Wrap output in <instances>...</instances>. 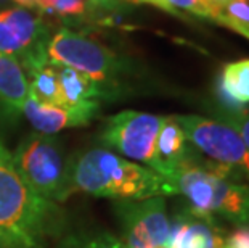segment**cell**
Returning a JSON list of instances; mask_svg holds the SVG:
<instances>
[{
	"label": "cell",
	"mask_w": 249,
	"mask_h": 248,
	"mask_svg": "<svg viewBox=\"0 0 249 248\" xmlns=\"http://www.w3.org/2000/svg\"><path fill=\"white\" fill-rule=\"evenodd\" d=\"M36 5L44 12L58 15H82L86 12L84 0H36Z\"/></svg>",
	"instance_id": "obj_22"
},
{
	"label": "cell",
	"mask_w": 249,
	"mask_h": 248,
	"mask_svg": "<svg viewBox=\"0 0 249 248\" xmlns=\"http://www.w3.org/2000/svg\"><path fill=\"white\" fill-rule=\"evenodd\" d=\"M47 58L53 65L72 68L97 84H114L123 65L113 52L87 36L63 28L50 39Z\"/></svg>",
	"instance_id": "obj_5"
},
{
	"label": "cell",
	"mask_w": 249,
	"mask_h": 248,
	"mask_svg": "<svg viewBox=\"0 0 249 248\" xmlns=\"http://www.w3.org/2000/svg\"><path fill=\"white\" fill-rule=\"evenodd\" d=\"M29 97V82L23 66L12 55L0 52V103L8 112H23Z\"/></svg>",
	"instance_id": "obj_13"
},
{
	"label": "cell",
	"mask_w": 249,
	"mask_h": 248,
	"mask_svg": "<svg viewBox=\"0 0 249 248\" xmlns=\"http://www.w3.org/2000/svg\"><path fill=\"white\" fill-rule=\"evenodd\" d=\"M125 2L148 3L172 15L187 12L190 15H195V17L211 19L214 23L217 17H219V13L222 12V8L214 0H125Z\"/></svg>",
	"instance_id": "obj_17"
},
{
	"label": "cell",
	"mask_w": 249,
	"mask_h": 248,
	"mask_svg": "<svg viewBox=\"0 0 249 248\" xmlns=\"http://www.w3.org/2000/svg\"><path fill=\"white\" fill-rule=\"evenodd\" d=\"M230 176L225 166L201 163L190 153L167 181L176 189V195L187 200L190 210L249 228V186L230 181Z\"/></svg>",
	"instance_id": "obj_3"
},
{
	"label": "cell",
	"mask_w": 249,
	"mask_h": 248,
	"mask_svg": "<svg viewBox=\"0 0 249 248\" xmlns=\"http://www.w3.org/2000/svg\"><path fill=\"white\" fill-rule=\"evenodd\" d=\"M167 248H225V239L214 218L185 207L171 223Z\"/></svg>",
	"instance_id": "obj_11"
},
{
	"label": "cell",
	"mask_w": 249,
	"mask_h": 248,
	"mask_svg": "<svg viewBox=\"0 0 249 248\" xmlns=\"http://www.w3.org/2000/svg\"><path fill=\"white\" fill-rule=\"evenodd\" d=\"M0 2H3V0H0Z\"/></svg>",
	"instance_id": "obj_25"
},
{
	"label": "cell",
	"mask_w": 249,
	"mask_h": 248,
	"mask_svg": "<svg viewBox=\"0 0 249 248\" xmlns=\"http://www.w3.org/2000/svg\"><path fill=\"white\" fill-rule=\"evenodd\" d=\"M220 123L230 126L233 131H236L245 140L249 149V110L240 108H222L219 112Z\"/></svg>",
	"instance_id": "obj_21"
},
{
	"label": "cell",
	"mask_w": 249,
	"mask_h": 248,
	"mask_svg": "<svg viewBox=\"0 0 249 248\" xmlns=\"http://www.w3.org/2000/svg\"><path fill=\"white\" fill-rule=\"evenodd\" d=\"M15 2L19 3V5H23V7H29V8L37 7V5H36V0H15Z\"/></svg>",
	"instance_id": "obj_23"
},
{
	"label": "cell",
	"mask_w": 249,
	"mask_h": 248,
	"mask_svg": "<svg viewBox=\"0 0 249 248\" xmlns=\"http://www.w3.org/2000/svg\"><path fill=\"white\" fill-rule=\"evenodd\" d=\"M47 28L39 17L24 8L0 12V52L12 55L28 73L49 63Z\"/></svg>",
	"instance_id": "obj_9"
},
{
	"label": "cell",
	"mask_w": 249,
	"mask_h": 248,
	"mask_svg": "<svg viewBox=\"0 0 249 248\" xmlns=\"http://www.w3.org/2000/svg\"><path fill=\"white\" fill-rule=\"evenodd\" d=\"M215 23L249 39V0H229Z\"/></svg>",
	"instance_id": "obj_20"
},
{
	"label": "cell",
	"mask_w": 249,
	"mask_h": 248,
	"mask_svg": "<svg viewBox=\"0 0 249 248\" xmlns=\"http://www.w3.org/2000/svg\"><path fill=\"white\" fill-rule=\"evenodd\" d=\"M68 186L71 195L82 192L118 202L176 195V189L164 176L108 149L77 153L68 163Z\"/></svg>",
	"instance_id": "obj_2"
},
{
	"label": "cell",
	"mask_w": 249,
	"mask_h": 248,
	"mask_svg": "<svg viewBox=\"0 0 249 248\" xmlns=\"http://www.w3.org/2000/svg\"><path fill=\"white\" fill-rule=\"evenodd\" d=\"M220 94L229 107L240 108L249 103V58L229 63L220 75Z\"/></svg>",
	"instance_id": "obj_15"
},
{
	"label": "cell",
	"mask_w": 249,
	"mask_h": 248,
	"mask_svg": "<svg viewBox=\"0 0 249 248\" xmlns=\"http://www.w3.org/2000/svg\"><path fill=\"white\" fill-rule=\"evenodd\" d=\"M55 248H127L124 242L107 230H79L63 235Z\"/></svg>",
	"instance_id": "obj_18"
},
{
	"label": "cell",
	"mask_w": 249,
	"mask_h": 248,
	"mask_svg": "<svg viewBox=\"0 0 249 248\" xmlns=\"http://www.w3.org/2000/svg\"><path fill=\"white\" fill-rule=\"evenodd\" d=\"M87 15L98 26L121 28L124 26L125 0H89Z\"/></svg>",
	"instance_id": "obj_19"
},
{
	"label": "cell",
	"mask_w": 249,
	"mask_h": 248,
	"mask_svg": "<svg viewBox=\"0 0 249 248\" xmlns=\"http://www.w3.org/2000/svg\"><path fill=\"white\" fill-rule=\"evenodd\" d=\"M123 240L127 248H167L171 240V221L166 198L121 200L114 205Z\"/></svg>",
	"instance_id": "obj_8"
},
{
	"label": "cell",
	"mask_w": 249,
	"mask_h": 248,
	"mask_svg": "<svg viewBox=\"0 0 249 248\" xmlns=\"http://www.w3.org/2000/svg\"><path fill=\"white\" fill-rule=\"evenodd\" d=\"M162 116L125 110L111 116L102 131L103 144L119 152L130 161L155 168L156 139L160 134Z\"/></svg>",
	"instance_id": "obj_7"
},
{
	"label": "cell",
	"mask_w": 249,
	"mask_h": 248,
	"mask_svg": "<svg viewBox=\"0 0 249 248\" xmlns=\"http://www.w3.org/2000/svg\"><path fill=\"white\" fill-rule=\"evenodd\" d=\"M29 97L45 105L55 107H66L61 95V89L58 84V76L55 66L52 63H45L44 66L29 73Z\"/></svg>",
	"instance_id": "obj_16"
},
{
	"label": "cell",
	"mask_w": 249,
	"mask_h": 248,
	"mask_svg": "<svg viewBox=\"0 0 249 248\" xmlns=\"http://www.w3.org/2000/svg\"><path fill=\"white\" fill-rule=\"evenodd\" d=\"M174 118L182 126L190 145L249 181V149L236 131L220 121L196 114H177Z\"/></svg>",
	"instance_id": "obj_6"
},
{
	"label": "cell",
	"mask_w": 249,
	"mask_h": 248,
	"mask_svg": "<svg viewBox=\"0 0 249 248\" xmlns=\"http://www.w3.org/2000/svg\"><path fill=\"white\" fill-rule=\"evenodd\" d=\"M100 108L98 102H90L81 107H55L45 105L28 97L23 113L36 131L40 134H55L66 128H77L86 126L95 118Z\"/></svg>",
	"instance_id": "obj_10"
},
{
	"label": "cell",
	"mask_w": 249,
	"mask_h": 248,
	"mask_svg": "<svg viewBox=\"0 0 249 248\" xmlns=\"http://www.w3.org/2000/svg\"><path fill=\"white\" fill-rule=\"evenodd\" d=\"M60 226V207L24 181L0 140V248H45Z\"/></svg>",
	"instance_id": "obj_1"
},
{
	"label": "cell",
	"mask_w": 249,
	"mask_h": 248,
	"mask_svg": "<svg viewBox=\"0 0 249 248\" xmlns=\"http://www.w3.org/2000/svg\"><path fill=\"white\" fill-rule=\"evenodd\" d=\"M53 66L66 107H81V105H86L90 102H97V98L103 95L100 84H97L89 76L68 66H61V65H53Z\"/></svg>",
	"instance_id": "obj_14"
},
{
	"label": "cell",
	"mask_w": 249,
	"mask_h": 248,
	"mask_svg": "<svg viewBox=\"0 0 249 248\" xmlns=\"http://www.w3.org/2000/svg\"><path fill=\"white\" fill-rule=\"evenodd\" d=\"M214 2H215V3L219 5V7L222 8V7H224V5H225L227 2H229V0H214Z\"/></svg>",
	"instance_id": "obj_24"
},
{
	"label": "cell",
	"mask_w": 249,
	"mask_h": 248,
	"mask_svg": "<svg viewBox=\"0 0 249 248\" xmlns=\"http://www.w3.org/2000/svg\"><path fill=\"white\" fill-rule=\"evenodd\" d=\"M188 144L190 142L185 137L182 126L177 123V119L174 116L164 118L156 139L153 171H156L167 179L190 156L192 149H190Z\"/></svg>",
	"instance_id": "obj_12"
},
{
	"label": "cell",
	"mask_w": 249,
	"mask_h": 248,
	"mask_svg": "<svg viewBox=\"0 0 249 248\" xmlns=\"http://www.w3.org/2000/svg\"><path fill=\"white\" fill-rule=\"evenodd\" d=\"M12 155L21 176L40 197L56 205L71 197L68 165L63 160L60 142L53 135L31 134L21 140Z\"/></svg>",
	"instance_id": "obj_4"
}]
</instances>
